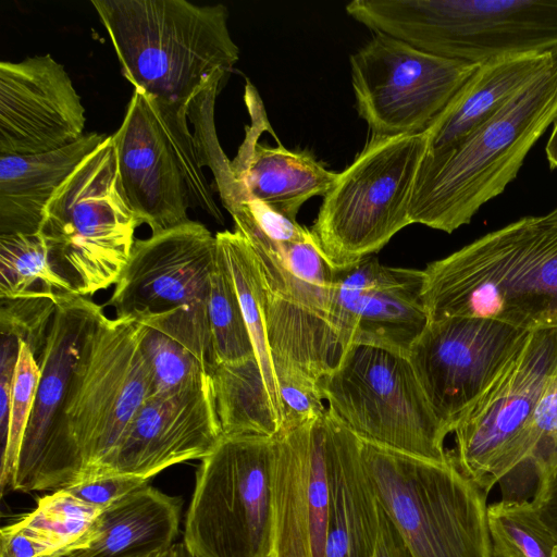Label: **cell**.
<instances>
[{"instance_id": "74e56055", "label": "cell", "mask_w": 557, "mask_h": 557, "mask_svg": "<svg viewBox=\"0 0 557 557\" xmlns=\"http://www.w3.org/2000/svg\"><path fill=\"white\" fill-rule=\"evenodd\" d=\"M148 481L133 475L102 474L83 479L62 490L86 504L103 509L137 488L148 485Z\"/></svg>"}, {"instance_id": "ac0fdd59", "label": "cell", "mask_w": 557, "mask_h": 557, "mask_svg": "<svg viewBox=\"0 0 557 557\" xmlns=\"http://www.w3.org/2000/svg\"><path fill=\"white\" fill-rule=\"evenodd\" d=\"M423 270L389 267L373 257L335 269L330 322L337 359L352 345L407 355L429 318Z\"/></svg>"}, {"instance_id": "f546056e", "label": "cell", "mask_w": 557, "mask_h": 557, "mask_svg": "<svg viewBox=\"0 0 557 557\" xmlns=\"http://www.w3.org/2000/svg\"><path fill=\"white\" fill-rule=\"evenodd\" d=\"M140 323V348L150 376L149 397L176 394L212 379L213 366L184 338L158 324Z\"/></svg>"}, {"instance_id": "30bf717a", "label": "cell", "mask_w": 557, "mask_h": 557, "mask_svg": "<svg viewBox=\"0 0 557 557\" xmlns=\"http://www.w3.org/2000/svg\"><path fill=\"white\" fill-rule=\"evenodd\" d=\"M274 436L222 434L201 459L183 543L195 557H272Z\"/></svg>"}, {"instance_id": "7402d4cb", "label": "cell", "mask_w": 557, "mask_h": 557, "mask_svg": "<svg viewBox=\"0 0 557 557\" xmlns=\"http://www.w3.org/2000/svg\"><path fill=\"white\" fill-rule=\"evenodd\" d=\"M245 99L251 124L235 159L231 161L234 193L226 210L239 201L256 200L296 220L307 200L327 194L337 173L325 168L308 151L260 144L258 138L269 124L262 102L250 83L246 85Z\"/></svg>"}, {"instance_id": "d4e9b609", "label": "cell", "mask_w": 557, "mask_h": 557, "mask_svg": "<svg viewBox=\"0 0 557 557\" xmlns=\"http://www.w3.org/2000/svg\"><path fill=\"white\" fill-rule=\"evenodd\" d=\"M108 137L88 132L58 150L0 156V235L38 234L55 191Z\"/></svg>"}, {"instance_id": "277c9868", "label": "cell", "mask_w": 557, "mask_h": 557, "mask_svg": "<svg viewBox=\"0 0 557 557\" xmlns=\"http://www.w3.org/2000/svg\"><path fill=\"white\" fill-rule=\"evenodd\" d=\"M345 9L373 33L469 63L557 48V0H354Z\"/></svg>"}, {"instance_id": "f35d334b", "label": "cell", "mask_w": 557, "mask_h": 557, "mask_svg": "<svg viewBox=\"0 0 557 557\" xmlns=\"http://www.w3.org/2000/svg\"><path fill=\"white\" fill-rule=\"evenodd\" d=\"M47 555L48 550L45 546L13 524H8L1 529L0 557H45Z\"/></svg>"}, {"instance_id": "4316f807", "label": "cell", "mask_w": 557, "mask_h": 557, "mask_svg": "<svg viewBox=\"0 0 557 557\" xmlns=\"http://www.w3.org/2000/svg\"><path fill=\"white\" fill-rule=\"evenodd\" d=\"M215 239L231 272L253 354L282 426V404L267 327V295L256 255L236 230L218 232Z\"/></svg>"}, {"instance_id": "d6a6232c", "label": "cell", "mask_w": 557, "mask_h": 557, "mask_svg": "<svg viewBox=\"0 0 557 557\" xmlns=\"http://www.w3.org/2000/svg\"><path fill=\"white\" fill-rule=\"evenodd\" d=\"M208 319L215 366L255 356L236 288L218 245L208 297Z\"/></svg>"}, {"instance_id": "836d02e7", "label": "cell", "mask_w": 557, "mask_h": 557, "mask_svg": "<svg viewBox=\"0 0 557 557\" xmlns=\"http://www.w3.org/2000/svg\"><path fill=\"white\" fill-rule=\"evenodd\" d=\"M101 510L61 488L41 497L33 511L12 524L51 555L81 540Z\"/></svg>"}, {"instance_id": "7c38bea8", "label": "cell", "mask_w": 557, "mask_h": 557, "mask_svg": "<svg viewBox=\"0 0 557 557\" xmlns=\"http://www.w3.org/2000/svg\"><path fill=\"white\" fill-rule=\"evenodd\" d=\"M557 377V327L525 341L454 428L459 469L490 493L523 461L536 406Z\"/></svg>"}, {"instance_id": "8992f818", "label": "cell", "mask_w": 557, "mask_h": 557, "mask_svg": "<svg viewBox=\"0 0 557 557\" xmlns=\"http://www.w3.org/2000/svg\"><path fill=\"white\" fill-rule=\"evenodd\" d=\"M139 225L123 193L109 136L50 199L39 235L57 273L76 295L91 297L116 284Z\"/></svg>"}, {"instance_id": "b9f144b4", "label": "cell", "mask_w": 557, "mask_h": 557, "mask_svg": "<svg viewBox=\"0 0 557 557\" xmlns=\"http://www.w3.org/2000/svg\"><path fill=\"white\" fill-rule=\"evenodd\" d=\"M131 557H195L186 545L182 543H174L168 547L154 549L137 555H133Z\"/></svg>"}, {"instance_id": "2e32d148", "label": "cell", "mask_w": 557, "mask_h": 557, "mask_svg": "<svg viewBox=\"0 0 557 557\" xmlns=\"http://www.w3.org/2000/svg\"><path fill=\"white\" fill-rule=\"evenodd\" d=\"M529 332L487 318L428 321L407 357L433 412L449 433Z\"/></svg>"}, {"instance_id": "ba28073f", "label": "cell", "mask_w": 557, "mask_h": 557, "mask_svg": "<svg viewBox=\"0 0 557 557\" xmlns=\"http://www.w3.org/2000/svg\"><path fill=\"white\" fill-rule=\"evenodd\" d=\"M428 131L371 136L323 197L311 233L335 269L381 250L411 224L409 205L428 152Z\"/></svg>"}, {"instance_id": "f1b7e54d", "label": "cell", "mask_w": 557, "mask_h": 557, "mask_svg": "<svg viewBox=\"0 0 557 557\" xmlns=\"http://www.w3.org/2000/svg\"><path fill=\"white\" fill-rule=\"evenodd\" d=\"M76 295L54 270L46 243L38 234L0 235V298Z\"/></svg>"}, {"instance_id": "52a82bcc", "label": "cell", "mask_w": 557, "mask_h": 557, "mask_svg": "<svg viewBox=\"0 0 557 557\" xmlns=\"http://www.w3.org/2000/svg\"><path fill=\"white\" fill-rule=\"evenodd\" d=\"M123 193L139 224L158 234L190 221L200 208L222 224L203 173L187 109L134 89L122 124L111 135Z\"/></svg>"}, {"instance_id": "4fadbf2b", "label": "cell", "mask_w": 557, "mask_h": 557, "mask_svg": "<svg viewBox=\"0 0 557 557\" xmlns=\"http://www.w3.org/2000/svg\"><path fill=\"white\" fill-rule=\"evenodd\" d=\"M140 336L138 320L104 315L84 349L65 410L81 480L103 467L149 397Z\"/></svg>"}, {"instance_id": "e0dca14e", "label": "cell", "mask_w": 557, "mask_h": 557, "mask_svg": "<svg viewBox=\"0 0 557 557\" xmlns=\"http://www.w3.org/2000/svg\"><path fill=\"white\" fill-rule=\"evenodd\" d=\"M216 258L215 235L190 220L136 239L106 306L136 320L182 311L210 332L208 297Z\"/></svg>"}, {"instance_id": "5bb4252c", "label": "cell", "mask_w": 557, "mask_h": 557, "mask_svg": "<svg viewBox=\"0 0 557 557\" xmlns=\"http://www.w3.org/2000/svg\"><path fill=\"white\" fill-rule=\"evenodd\" d=\"M89 297L72 295L57 304L39 367L40 379L10 490H61L83 476L65 410L84 349L104 317Z\"/></svg>"}, {"instance_id": "ffe728a7", "label": "cell", "mask_w": 557, "mask_h": 557, "mask_svg": "<svg viewBox=\"0 0 557 557\" xmlns=\"http://www.w3.org/2000/svg\"><path fill=\"white\" fill-rule=\"evenodd\" d=\"M324 411L274 436L272 557H324L330 500Z\"/></svg>"}, {"instance_id": "484cf974", "label": "cell", "mask_w": 557, "mask_h": 557, "mask_svg": "<svg viewBox=\"0 0 557 557\" xmlns=\"http://www.w3.org/2000/svg\"><path fill=\"white\" fill-rule=\"evenodd\" d=\"M552 50L480 63L448 107L428 129L429 153L442 151L490 119L549 62Z\"/></svg>"}, {"instance_id": "44dd1931", "label": "cell", "mask_w": 557, "mask_h": 557, "mask_svg": "<svg viewBox=\"0 0 557 557\" xmlns=\"http://www.w3.org/2000/svg\"><path fill=\"white\" fill-rule=\"evenodd\" d=\"M222 434L212 379L176 394L149 397L112 456L91 476L125 474L150 480L173 465L201 460Z\"/></svg>"}, {"instance_id": "9a60e30c", "label": "cell", "mask_w": 557, "mask_h": 557, "mask_svg": "<svg viewBox=\"0 0 557 557\" xmlns=\"http://www.w3.org/2000/svg\"><path fill=\"white\" fill-rule=\"evenodd\" d=\"M349 63L356 109L373 137L426 132L479 66L381 33Z\"/></svg>"}, {"instance_id": "ab89813d", "label": "cell", "mask_w": 557, "mask_h": 557, "mask_svg": "<svg viewBox=\"0 0 557 557\" xmlns=\"http://www.w3.org/2000/svg\"><path fill=\"white\" fill-rule=\"evenodd\" d=\"M532 503L543 522L557 539V465L546 475Z\"/></svg>"}, {"instance_id": "7bdbcfd3", "label": "cell", "mask_w": 557, "mask_h": 557, "mask_svg": "<svg viewBox=\"0 0 557 557\" xmlns=\"http://www.w3.org/2000/svg\"><path fill=\"white\" fill-rule=\"evenodd\" d=\"M546 159L550 170L557 169V119L545 147Z\"/></svg>"}, {"instance_id": "7a4b0ae2", "label": "cell", "mask_w": 557, "mask_h": 557, "mask_svg": "<svg viewBox=\"0 0 557 557\" xmlns=\"http://www.w3.org/2000/svg\"><path fill=\"white\" fill-rule=\"evenodd\" d=\"M557 119V48L546 66L453 146L426 152L413 187L411 224L453 233L500 195Z\"/></svg>"}, {"instance_id": "d590c367", "label": "cell", "mask_w": 557, "mask_h": 557, "mask_svg": "<svg viewBox=\"0 0 557 557\" xmlns=\"http://www.w3.org/2000/svg\"><path fill=\"white\" fill-rule=\"evenodd\" d=\"M222 85L212 86L198 95L188 106L187 116L194 125L195 137L203 166H209L215 178L223 206L233 197L234 181L231 161L223 152L214 126V104Z\"/></svg>"}, {"instance_id": "d6986e66", "label": "cell", "mask_w": 557, "mask_h": 557, "mask_svg": "<svg viewBox=\"0 0 557 557\" xmlns=\"http://www.w3.org/2000/svg\"><path fill=\"white\" fill-rule=\"evenodd\" d=\"M85 123L81 96L51 54L0 63V156L61 149L85 134Z\"/></svg>"}, {"instance_id": "ee69618b", "label": "cell", "mask_w": 557, "mask_h": 557, "mask_svg": "<svg viewBox=\"0 0 557 557\" xmlns=\"http://www.w3.org/2000/svg\"><path fill=\"white\" fill-rule=\"evenodd\" d=\"M554 557H557V552H556V554H555V556H554Z\"/></svg>"}, {"instance_id": "1f68e13d", "label": "cell", "mask_w": 557, "mask_h": 557, "mask_svg": "<svg viewBox=\"0 0 557 557\" xmlns=\"http://www.w3.org/2000/svg\"><path fill=\"white\" fill-rule=\"evenodd\" d=\"M492 557H554L557 539L532 502L499 499L487 505Z\"/></svg>"}, {"instance_id": "4dcf8cb0", "label": "cell", "mask_w": 557, "mask_h": 557, "mask_svg": "<svg viewBox=\"0 0 557 557\" xmlns=\"http://www.w3.org/2000/svg\"><path fill=\"white\" fill-rule=\"evenodd\" d=\"M557 465V377L543 393L531 423L527 455L521 465L499 484L502 498L532 502L546 475Z\"/></svg>"}, {"instance_id": "cb8c5ba5", "label": "cell", "mask_w": 557, "mask_h": 557, "mask_svg": "<svg viewBox=\"0 0 557 557\" xmlns=\"http://www.w3.org/2000/svg\"><path fill=\"white\" fill-rule=\"evenodd\" d=\"M180 500L146 485L103 508L85 535L45 557H131L174 544Z\"/></svg>"}, {"instance_id": "6da1fadb", "label": "cell", "mask_w": 557, "mask_h": 557, "mask_svg": "<svg viewBox=\"0 0 557 557\" xmlns=\"http://www.w3.org/2000/svg\"><path fill=\"white\" fill-rule=\"evenodd\" d=\"M429 320L494 319L527 331L557 327V207L520 218L423 269Z\"/></svg>"}, {"instance_id": "e575fe53", "label": "cell", "mask_w": 557, "mask_h": 557, "mask_svg": "<svg viewBox=\"0 0 557 557\" xmlns=\"http://www.w3.org/2000/svg\"><path fill=\"white\" fill-rule=\"evenodd\" d=\"M40 367L30 349L21 343L14 374L7 441L0 456V487H11L26 428L30 419Z\"/></svg>"}, {"instance_id": "60d3db41", "label": "cell", "mask_w": 557, "mask_h": 557, "mask_svg": "<svg viewBox=\"0 0 557 557\" xmlns=\"http://www.w3.org/2000/svg\"><path fill=\"white\" fill-rule=\"evenodd\" d=\"M372 557H411L383 509L381 510L380 531Z\"/></svg>"}, {"instance_id": "603a6c76", "label": "cell", "mask_w": 557, "mask_h": 557, "mask_svg": "<svg viewBox=\"0 0 557 557\" xmlns=\"http://www.w3.org/2000/svg\"><path fill=\"white\" fill-rule=\"evenodd\" d=\"M323 425L330 488L324 557H372L382 508L361 441L327 408Z\"/></svg>"}, {"instance_id": "5b68a950", "label": "cell", "mask_w": 557, "mask_h": 557, "mask_svg": "<svg viewBox=\"0 0 557 557\" xmlns=\"http://www.w3.org/2000/svg\"><path fill=\"white\" fill-rule=\"evenodd\" d=\"M361 441L382 509L411 557H492L487 494L457 466Z\"/></svg>"}, {"instance_id": "8fae6325", "label": "cell", "mask_w": 557, "mask_h": 557, "mask_svg": "<svg viewBox=\"0 0 557 557\" xmlns=\"http://www.w3.org/2000/svg\"><path fill=\"white\" fill-rule=\"evenodd\" d=\"M233 220L250 244L262 275L275 375L296 370L319 382L337 360L330 322L335 268L310 230L301 238L285 242L246 220Z\"/></svg>"}, {"instance_id": "8d00e7d4", "label": "cell", "mask_w": 557, "mask_h": 557, "mask_svg": "<svg viewBox=\"0 0 557 557\" xmlns=\"http://www.w3.org/2000/svg\"><path fill=\"white\" fill-rule=\"evenodd\" d=\"M0 300L1 335L13 336L24 343L39 363L60 299L24 297Z\"/></svg>"}, {"instance_id": "83f0119b", "label": "cell", "mask_w": 557, "mask_h": 557, "mask_svg": "<svg viewBox=\"0 0 557 557\" xmlns=\"http://www.w3.org/2000/svg\"><path fill=\"white\" fill-rule=\"evenodd\" d=\"M212 382L222 433L275 436L281 430L255 356L213 368Z\"/></svg>"}, {"instance_id": "3957f363", "label": "cell", "mask_w": 557, "mask_h": 557, "mask_svg": "<svg viewBox=\"0 0 557 557\" xmlns=\"http://www.w3.org/2000/svg\"><path fill=\"white\" fill-rule=\"evenodd\" d=\"M124 77L152 97L188 109L224 85L239 59L223 4L186 0H92Z\"/></svg>"}, {"instance_id": "9c48e42d", "label": "cell", "mask_w": 557, "mask_h": 557, "mask_svg": "<svg viewBox=\"0 0 557 557\" xmlns=\"http://www.w3.org/2000/svg\"><path fill=\"white\" fill-rule=\"evenodd\" d=\"M326 408L356 436L437 461L447 429L433 412L407 355L352 345L319 381Z\"/></svg>"}]
</instances>
